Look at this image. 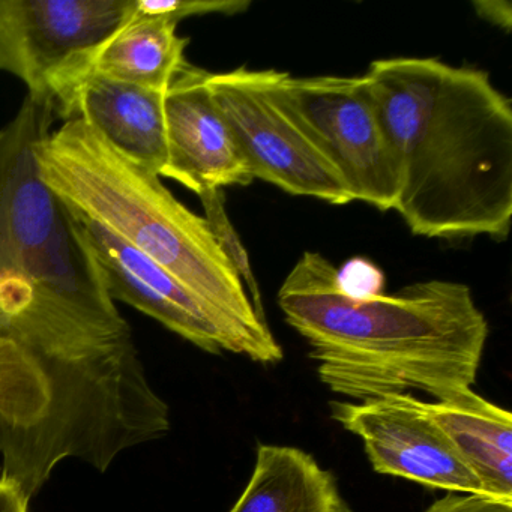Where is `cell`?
<instances>
[{
	"mask_svg": "<svg viewBox=\"0 0 512 512\" xmlns=\"http://www.w3.org/2000/svg\"><path fill=\"white\" fill-rule=\"evenodd\" d=\"M271 91L352 200L395 208L394 155L370 88L362 77H293L271 70Z\"/></svg>",
	"mask_w": 512,
	"mask_h": 512,
	"instance_id": "obj_5",
	"label": "cell"
},
{
	"mask_svg": "<svg viewBox=\"0 0 512 512\" xmlns=\"http://www.w3.org/2000/svg\"><path fill=\"white\" fill-rule=\"evenodd\" d=\"M209 73L185 65L164 94L167 164L163 178L199 194L254 181L212 100Z\"/></svg>",
	"mask_w": 512,
	"mask_h": 512,
	"instance_id": "obj_10",
	"label": "cell"
},
{
	"mask_svg": "<svg viewBox=\"0 0 512 512\" xmlns=\"http://www.w3.org/2000/svg\"><path fill=\"white\" fill-rule=\"evenodd\" d=\"M208 88L253 179L331 205L353 202L334 170L271 91V70L209 73Z\"/></svg>",
	"mask_w": 512,
	"mask_h": 512,
	"instance_id": "obj_7",
	"label": "cell"
},
{
	"mask_svg": "<svg viewBox=\"0 0 512 512\" xmlns=\"http://www.w3.org/2000/svg\"><path fill=\"white\" fill-rule=\"evenodd\" d=\"M413 235L503 239L512 217V106L476 68L434 58L371 62L364 76Z\"/></svg>",
	"mask_w": 512,
	"mask_h": 512,
	"instance_id": "obj_1",
	"label": "cell"
},
{
	"mask_svg": "<svg viewBox=\"0 0 512 512\" xmlns=\"http://www.w3.org/2000/svg\"><path fill=\"white\" fill-rule=\"evenodd\" d=\"M433 421L451 440L482 493L512 500V415L473 389L425 401Z\"/></svg>",
	"mask_w": 512,
	"mask_h": 512,
	"instance_id": "obj_12",
	"label": "cell"
},
{
	"mask_svg": "<svg viewBox=\"0 0 512 512\" xmlns=\"http://www.w3.org/2000/svg\"><path fill=\"white\" fill-rule=\"evenodd\" d=\"M71 212L113 301L136 308L212 355L230 352L260 364L284 358L274 334H256L227 319L133 245L86 215Z\"/></svg>",
	"mask_w": 512,
	"mask_h": 512,
	"instance_id": "obj_6",
	"label": "cell"
},
{
	"mask_svg": "<svg viewBox=\"0 0 512 512\" xmlns=\"http://www.w3.org/2000/svg\"><path fill=\"white\" fill-rule=\"evenodd\" d=\"M53 112L64 122H85L128 160L163 178L167 164L163 92L85 74L58 92Z\"/></svg>",
	"mask_w": 512,
	"mask_h": 512,
	"instance_id": "obj_11",
	"label": "cell"
},
{
	"mask_svg": "<svg viewBox=\"0 0 512 512\" xmlns=\"http://www.w3.org/2000/svg\"><path fill=\"white\" fill-rule=\"evenodd\" d=\"M248 8L250 2L244 0H134L140 16L166 17L176 23L191 16L244 13Z\"/></svg>",
	"mask_w": 512,
	"mask_h": 512,
	"instance_id": "obj_17",
	"label": "cell"
},
{
	"mask_svg": "<svg viewBox=\"0 0 512 512\" xmlns=\"http://www.w3.org/2000/svg\"><path fill=\"white\" fill-rule=\"evenodd\" d=\"M133 11V0H0V71L53 107L56 92Z\"/></svg>",
	"mask_w": 512,
	"mask_h": 512,
	"instance_id": "obj_8",
	"label": "cell"
},
{
	"mask_svg": "<svg viewBox=\"0 0 512 512\" xmlns=\"http://www.w3.org/2000/svg\"><path fill=\"white\" fill-rule=\"evenodd\" d=\"M337 286L350 299H370L383 295L385 275L370 260L355 257L337 268Z\"/></svg>",
	"mask_w": 512,
	"mask_h": 512,
	"instance_id": "obj_18",
	"label": "cell"
},
{
	"mask_svg": "<svg viewBox=\"0 0 512 512\" xmlns=\"http://www.w3.org/2000/svg\"><path fill=\"white\" fill-rule=\"evenodd\" d=\"M188 44L190 40L178 34V23L166 17L140 16L133 0L130 19L85 58L59 91L85 74H98L166 94L188 64Z\"/></svg>",
	"mask_w": 512,
	"mask_h": 512,
	"instance_id": "obj_13",
	"label": "cell"
},
{
	"mask_svg": "<svg viewBox=\"0 0 512 512\" xmlns=\"http://www.w3.org/2000/svg\"><path fill=\"white\" fill-rule=\"evenodd\" d=\"M425 512H512V500L496 499L487 494L448 493Z\"/></svg>",
	"mask_w": 512,
	"mask_h": 512,
	"instance_id": "obj_19",
	"label": "cell"
},
{
	"mask_svg": "<svg viewBox=\"0 0 512 512\" xmlns=\"http://www.w3.org/2000/svg\"><path fill=\"white\" fill-rule=\"evenodd\" d=\"M229 512H349L331 472L293 446L260 445L247 487Z\"/></svg>",
	"mask_w": 512,
	"mask_h": 512,
	"instance_id": "obj_14",
	"label": "cell"
},
{
	"mask_svg": "<svg viewBox=\"0 0 512 512\" xmlns=\"http://www.w3.org/2000/svg\"><path fill=\"white\" fill-rule=\"evenodd\" d=\"M29 502L22 488L0 473V512H29Z\"/></svg>",
	"mask_w": 512,
	"mask_h": 512,
	"instance_id": "obj_21",
	"label": "cell"
},
{
	"mask_svg": "<svg viewBox=\"0 0 512 512\" xmlns=\"http://www.w3.org/2000/svg\"><path fill=\"white\" fill-rule=\"evenodd\" d=\"M52 388L37 359L16 341L0 338V424L29 428L46 416Z\"/></svg>",
	"mask_w": 512,
	"mask_h": 512,
	"instance_id": "obj_15",
	"label": "cell"
},
{
	"mask_svg": "<svg viewBox=\"0 0 512 512\" xmlns=\"http://www.w3.org/2000/svg\"><path fill=\"white\" fill-rule=\"evenodd\" d=\"M278 305L310 344L323 385L356 401L412 391L445 400L472 389L490 331L466 284L421 281L350 299L316 251L290 269Z\"/></svg>",
	"mask_w": 512,
	"mask_h": 512,
	"instance_id": "obj_2",
	"label": "cell"
},
{
	"mask_svg": "<svg viewBox=\"0 0 512 512\" xmlns=\"http://www.w3.org/2000/svg\"><path fill=\"white\" fill-rule=\"evenodd\" d=\"M332 418L364 443L377 473L448 493L484 494L442 428L412 394L331 404Z\"/></svg>",
	"mask_w": 512,
	"mask_h": 512,
	"instance_id": "obj_9",
	"label": "cell"
},
{
	"mask_svg": "<svg viewBox=\"0 0 512 512\" xmlns=\"http://www.w3.org/2000/svg\"><path fill=\"white\" fill-rule=\"evenodd\" d=\"M0 338L28 350L46 373L52 401L37 424L62 449L88 448L127 427L152 394L133 341L98 334L29 277L0 199Z\"/></svg>",
	"mask_w": 512,
	"mask_h": 512,
	"instance_id": "obj_4",
	"label": "cell"
},
{
	"mask_svg": "<svg viewBox=\"0 0 512 512\" xmlns=\"http://www.w3.org/2000/svg\"><path fill=\"white\" fill-rule=\"evenodd\" d=\"M44 184L166 269L218 313L271 335L205 218L179 202L160 176L116 151L83 121L64 122L35 146Z\"/></svg>",
	"mask_w": 512,
	"mask_h": 512,
	"instance_id": "obj_3",
	"label": "cell"
},
{
	"mask_svg": "<svg viewBox=\"0 0 512 512\" xmlns=\"http://www.w3.org/2000/svg\"><path fill=\"white\" fill-rule=\"evenodd\" d=\"M476 14L496 28L511 32L512 7L506 0H476L473 2Z\"/></svg>",
	"mask_w": 512,
	"mask_h": 512,
	"instance_id": "obj_20",
	"label": "cell"
},
{
	"mask_svg": "<svg viewBox=\"0 0 512 512\" xmlns=\"http://www.w3.org/2000/svg\"><path fill=\"white\" fill-rule=\"evenodd\" d=\"M199 199L202 203L203 214H205L203 218L208 223L209 230H211L218 248L232 266L233 271L238 275L239 280L244 284L254 310L265 319L262 295H260V287L257 284L253 266H251L250 256H248V251L245 250L238 232H236L229 215H227L223 190L205 191V193L199 194Z\"/></svg>",
	"mask_w": 512,
	"mask_h": 512,
	"instance_id": "obj_16",
	"label": "cell"
}]
</instances>
